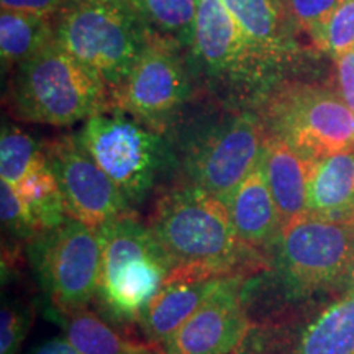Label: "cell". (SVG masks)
<instances>
[{
	"mask_svg": "<svg viewBox=\"0 0 354 354\" xmlns=\"http://www.w3.org/2000/svg\"><path fill=\"white\" fill-rule=\"evenodd\" d=\"M354 221L305 214L282 227L268 268L248 277L241 300L251 323L287 313L290 305L351 277Z\"/></svg>",
	"mask_w": 354,
	"mask_h": 354,
	"instance_id": "cell-1",
	"label": "cell"
},
{
	"mask_svg": "<svg viewBox=\"0 0 354 354\" xmlns=\"http://www.w3.org/2000/svg\"><path fill=\"white\" fill-rule=\"evenodd\" d=\"M148 225L169 263L166 282L248 279L268 268V258L234 230L227 205L194 184L165 190Z\"/></svg>",
	"mask_w": 354,
	"mask_h": 354,
	"instance_id": "cell-2",
	"label": "cell"
},
{
	"mask_svg": "<svg viewBox=\"0 0 354 354\" xmlns=\"http://www.w3.org/2000/svg\"><path fill=\"white\" fill-rule=\"evenodd\" d=\"M8 102L19 120L51 127H71L113 110L105 82L56 39L17 66Z\"/></svg>",
	"mask_w": 354,
	"mask_h": 354,
	"instance_id": "cell-3",
	"label": "cell"
},
{
	"mask_svg": "<svg viewBox=\"0 0 354 354\" xmlns=\"http://www.w3.org/2000/svg\"><path fill=\"white\" fill-rule=\"evenodd\" d=\"M102 241L99 287L94 304L110 325H136L146 305L169 277L161 246L135 212L115 216L97 228Z\"/></svg>",
	"mask_w": 354,
	"mask_h": 354,
	"instance_id": "cell-4",
	"label": "cell"
},
{
	"mask_svg": "<svg viewBox=\"0 0 354 354\" xmlns=\"http://www.w3.org/2000/svg\"><path fill=\"white\" fill-rule=\"evenodd\" d=\"M151 33L130 0H66L55 39L99 76L110 94L125 86Z\"/></svg>",
	"mask_w": 354,
	"mask_h": 354,
	"instance_id": "cell-5",
	"label": "cell"
},
{
	"mask_svg": "<svg viewBox=\"0 0 354 354\" xmlns=\"http://www.w3.org/2000/svg\"><path fill=\"white\" fill-rule=\"evenodd\" d=\"M268 130L258 110L230 109L180 133L176 158L187 183L225 202L259 165Z\"/></svg>",
	"mask_w": 354,
	"mask_h": 354,
	"instance_id": "cell-6",
	"label": "cell"
},
{
	"mask_svg": "<svg viewBox=\"0 0 354 354\" xmlns=\"http://www.w3.org/2000/svg\"><path fill=\"white\" fill-rule=\"evenodd\" d=\"M77 136L130 207L143 202L177 166L174 148L162 131L122 112L88 118Z\"/></svg>",
	"mask_w": 354,
	"mask_h": 354,
	"instance_id": "cell-7",
	"label": "cell"
},
{
	"mask_svg": "<svg viewBox=\"0 0 354 354\" xmlns=\"http://www.w3.org/2000/svg\"><path fill=\"white\" fill-rule=\"evenodd\" d=\"M258 110L269 135L286 140L305 158L354 149V112L339 92L313 84L271 88Z\"/></svg>",
	"mask_w": 354,
	"mask_h": 354,
	"instance_id": "cell-8",
	"label": "cell"
},
{
	"mask_svg": "<svg viewBox=\"0 0 354 354\" xmlns=\"http://www.w3.org/2000/svg\"><path fill=\"white\" fill-rule=\"evenodd\" d=\"M26 254L50 312L73 313L94 302L102 264L97 228L68 216L33 238Z\"/></svg>",
	"mask_w": 354,
	"mask_h": 354,
	"instance_id": "cell-9",
	"label": "cell"
},
{
	"mask_svg": "<svg viewBox=\"0 0 354 354\" xmlns=\"http://www.w3.org/2000/svg\"><path fill=\"white\" fill-rule=\"evenodd\" d=\"M179 44L151 35L125 86L113 95L112 112H122L158 131L192 95L189 66Z\"/></svg>",
	"mask_w": 354,
	"mask_h": 354,
	"instance_id": "cell-10",
	"label": "cell"
},
{
	"mask_svg": "<svg viewBox=\"0 0 354 354\" xmlns=\"http://www.w3.org/2000/svg\"><path fill=\"white\" fill-rule=\"evenodd\" d=\"M190 55L205 76L230 86L256 88L266 95L277 81L276 74L256 56L221 0H198Z\"/></svg>",
	"mask_w": 354,
	"mask_h": 354,
	"instance_id": "cell-11",
	"label": "cell"
},
{
	"mask_svg": "<svg viewBox=\"0 0 354 354\" xmlns=\"http://www.w3.org/2000/svg\"><path fill=\"white\" fill-rule=\"evenodd\" d=\"M234 354H354V290L305 322L282 315L251 323Z\"/></svg>",
	"mask_w": 354,
	"mask_h": 354,
	"instance_id": "cell-12",
	"label": "cell"
},
{
	"mask_svg": "<svg viewBox=\"0 0 354 354\" xmlns=\"http://www.w3.org/2000/svg\"><path fill=\"white\" fill-rule=\"evenodd\" d=\"M55 174L66 215L99 228L131 207L112 179L100 169L77 135H66L43 146Z\"/></svg>",
	"mask_w": 354,
	"mask_h": 354,
	"instance_id": "cell-13",
	"label": "cell"
},
{
	"mask_svg": "<svg viewBox=\"0 0 354 354\" xmlns=\"http://www.w3.org/2000/svg\"><path fill=\"white\" fill-rule=\"evenodd\" d=\"M246 277H225L201 307L162 344L172 354H234L251 328L241 300Z\"/></svg>",
	"mask_w": 354,
	"mask_h": 354,
	"instance_id": "cell-14",
	"label": "cell"
},
{
	"mask_svg": "<svg viewBox=\"0 0 354 354\" xmlns=\"http://www.w3.org/2000/svg\"><path fill=\"white\" fill-rule=\"evenodd\" d=\"M236 20L261 63L279 74L294 59L297 46L292 21L281 0H221Z\"/></svg>",
	"mask_w": 354,
	"mask_h": 354,
	"instance_id": "cell-15",
	"label": "cell"
},
{
	"mask_svg": "<svg viewBox=\"0 0 354 354\" xmlns=\"http://www.w3.org/2000/svg\"><path fill=\"white\" fill-rule=\"evenodd\" d=\"M223 203L241 240L268 258L282 230V220L261 165L241 180Z\"/></svg>",
	"mask_w": 354,
	"mask_h": 354,
	"instance_id": "cell-16",
	"label": "cell"
},
{
	"mask_svg": "<svg viewBox=\"0 0 354 354\" xmlns=\"http://www.w3.org/2000/svg\"><path fill=\"white\" fill-rule=\"evenodd\" d=\"M261 169L276 202L282 227L308 214V179L313 161L276 135L266 138Z\"/></svg>",
	"mask_w": 354,
	"mask_h": 354,
	"instance_id": "cell-17",
	"label": "cell"
},
{
	"mask_svg": "<svg viewBox=\"0 0 354 354\" xmlns=\"http://www.w3.org/2000/svg\"><path fill=\"white\" fill-rule=\"evenodd\" d=\"M220 282L221 279L166 282L149 300L136 323L146 343L161 348L205 302Z\"/></svg>",
	"mask_w": 354,
	"mask_h": 354,
	"instance_id": "cell-18",
	"label": "cell"
},
{
	"mask_svg": "<svg viewBox=\"0 0 354 354\" xmlns=\"http://www.w3.org/2000/svg\"><path fill=\"white\" fill-rule=\"evenodd\" d=\"M307 209L312 215L354 221V149L313 161Z\"/></svg>",
	"mask_w": 354,
	"mask_h": 354,
	"instance_id": "cell-19",
	"label": "cell"
},
{
	"mask_svg": "<svg viewBox=\"0 0 354 354\" xmlns=\"http://www.w3.org/2000/svg\"><path fill=\"white\" fill-rule=\"evenodd\" d=\"M50 317L63 326L64 338L81 354H141L146 344L128 339L122 330L112 328L88 308L73 313L50 312Z\"/></svg>",
	"mask_w": 354,
	"mask_h": 354,
	"instance_id": "cell-20",
	"label": "cell"
},
{
	"mask_svg": "<svg viewBox=\"0 0 354 354\" xmlns=\"http://www.w3.org/2000/svg\"><path fill=\"white\" fill-rule=\"evenodd\" d=\"M55 39V19L33 13L2 10L0 56L3 69H12L37 55Z\"/></svg>",
	"mask_w": 354,
	"mask_h": 354,
	"instance_id": "cell-21",
	"label": "cell"
},
{
	"mask_svg": "<svg viewBox=\"0 0 354 354\" xmlns=\"http://www.w3.org/2000/svg\"><path fill=\"white\" fill-rule=\"evenodd\" d=\"M148 32L190 51L196 37L198 0H130Z\"/></svg>",
	"mask_w": 354,
	"mask_h": 354,
	"instance_id": "cell-22",
	"label": "cell"
},
{
	"mask_svg": "<svg viewBox=\"0 0 354 354\" xmlns=\"http://www.w3.org/2000/svg\"><path fill=\"white\" fill-rule=\"evenodd\" d=\"M15 190L28 207L41 233L56 228L68 218L59 185L44 153L32 169L21 177L20 183L15 185Z\"/></svg>",
	"mask_w": 354,
	"mask_h": 354,
	"instance_id": "cell-23",
	"label": "cell"
},
{
	"mask_svg": "<svg viewBox=\"0 0 354 354\" xmlns=\"http://www.w3.org/2000/svg\"><path fill=\"white\" fill-rule=\"evenodd\" d=\"M44 149L13 123H3L0 136V177L15 187L21 177L43 156Z\"/></svg>",
	"mask_w": 354,
	"mask_h": 354,
	"instance_id": "cell-24",
	"label": "cell"
},
{
	"mask_svg": "<svg viewBox=\"0 0 354 354\" xmlns=\"http://www.w3.org/2000/svg\"><path fill=\"white\" fill-rule=\"evenodd\" d=\"M318 50L338 59L354 48V0H342L328 24L313 39Z\"/></svg>",
	"mask_w": 354,
	"mask_h": 354,
	"instance_id": "cell-25",
	"label": "cell"
},
{
	"mask_svg": "<svg viewBox=\"0 0 354 354\" xmlns=\"http://www.w3.org/2000/svg\"><path fill=\"white\" fill-rule=\"evenodd\" d=\"M0 216L8 236L26 245L41 233L19 192L6 180H0Z\"/></svg>",
	"mask_w": 354,
	"mask_h": 354,
	"instance_id": "cell-26",
	"label": "cell"
},
{
	"mask_svg": "<svg viewBox=\"0 0 354 354\" xmlns=\"http://www.w3.org/2000/svg\"><path fill=\"white\" fill-rule=\"evenodd\" d=\"M33 312L20 300L3 299L0 313V354H19L32 326Z\"/></svg>",
	"mask_w": 354,
	"mask_h": 354,
	"instance_id": "cell-27",
	"label": "cell"
},
{
	"mask_svg": "<svg viewBox=\"0 0 354 354\" xmlns=\"http://www.w3.org/2000/svg\"><path fill=\"white\" fill-rule=\"evenodd\" d=\"M339 3L342 0H286L284 7L292 25L307 33L313 41Z\"/></svg>",
	"mask_w": 354,
	"mask_h": 354,
	"instance_id": "cell-28",
	"label": "cell"
},
{
	"mask_svg": "<svg viewBox=\"0 0 354 354\" xmlns=\"http://www.w3.org/2000/svg\"><path fill=\"white\" fill-rule=\"evenodd\" d=\"M66 0H0L2 10L33 13L41 17H55L64 7Z\"/></svg>",
	"mask_w": 354,
	"mask_h": 354,
	"instance_id": "cell-29",
	"label": "cell"
},
{
	"mask_svg": "<svg viewBox=\"0 0 354 354\" xmlns=\"http://www.w3.org/2000/svg\"><path fill=\"white\" fill-rule=\"evenodd\" d=\"M336 74H338V92L354 112V51L336 59Z\"/></svg>",
	"mask_w": 354,
	"mask_h": 354,
	"instance_id": "cell-30",
	"label": "cell"
},
{
	"mask_svg": "<svg viewBox=\"0 0 354 354\" xmlns=\"http://www.w3.org/2000/svg\"><path fill=\"white\" fill-rule=\"evenodd\" d=\"M28 354H81L71 344L64 336H55V338L44 339L43 343L32 348Z\"/></svg>",
	"mask_w": 354,
	"mask_h": 354,
	"instance_id": "cell-31",
	"label": "cell"
},
{
	"mask_svg": "<svg viewBox=\"0 0 354 354\" xmlns=\"http://www.w3.org/2000/svg\"><path fill=\"white\" fill-rule=\"evenodd\" d=\"M141 354H172V353H167V351H165V349H162V348L153 346V344L146 343L145 348H143V351H141Z\"/></svg>",
	"mask_w": 354,
	"mask_h": 354,
	"instance_id": "cell-32",
	"label": "cell"
},
{
	"mask_svg": "<svg viewBox=\"0 0 354 354\" xmlns=\"http://www.w3.org/2000/svg\"><path fill=\"white\" fill-rule=\"evenodd\" d=\"M349 282H351V289L354 290V266H353V271H351V277H349Z\"/></svg>",
	"mask_w": 354,
	"mask_h": 354,
	"instance_id": "cell-33",
	"label": "cell"
},
{
	"mask_svg": "<svg viewBox=\"0 0 354 354\" xmlns=\"http://www.w3.org/2000/svg\"><path fill=\"white\" fill-rule=\"evenodd\" d=\"M353 51H354V48H353Z\"/></svg>",
	"mask_w": 354,
	"mask_h": 354,
	"instance_id": "cell-34",
	"label": "cell"
}]
</instances>
